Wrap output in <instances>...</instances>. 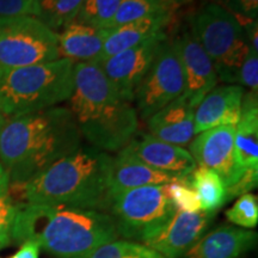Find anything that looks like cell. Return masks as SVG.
Returning a JSON list of instances; mask_svg holds the SVG:
<instances>
[{
  "instance_id": "6da1fadb",
  "label": "cell",
  "mask_w": 258,
  "mask_h": 258,
  "mask_svg": "<svg viewBox=\"0 0 258 258\" xmlns=\"http://www.w3.org/2000/svg\"><path fill=\"white\" fill-rule=\"evenodd\" d=\"M72 112L53 106L6 118L0 128V164L10 184H24L83 145Z\"/></svg>"
},
{
  "instance_id": "7a4b0ae2",
  "label": "cell",
  "mask_w": 258,
  "mask_h": 258,
  "mask_svg": "<svg viewBox=\"0 0 258 258\" xmlns=\"http://www.w3.org/2000/svg\"><path fill=\"white\" fill-rule=\"evenodd\" d=\"M117 238L114 220L103 211L28 202L16 205L11 239L18 244L34 241L55 258H89Z\"/></svg>"
},
{
  "instance_id": "3957f363",
  "label": "cell",
  "mask_w": 258,
  "mask_h": 258,
  "mask_svg": "<svg viewBox=\"0 0 258 258\" xmlns=\"http://www.w3.org/2000/svg\"><path fill=\"white\" fill-rule=\"evenodd\" d=\"M70 111L83 138L103 152L120 151L138 132V111L96 62L74 64Z\"/></svg>"
},
{
  "instance_id": "277c9868",
  "label": "cell",
  "mask_w": 258,
  "mask_h": 258,
  "mask_svg": "<svg viewBox=\"0 0 258 258\" xmlns=\"http://www.w3.org/2000/svg\"><path fill=\"white\" fill-rule=\"evenodd\" d=\"M111 163L106 152L82 145L27 183L12 186L28 203L103 211L108 208Z\"/></svg>"
},
{
  "instance_id": "5b68a950",
  "label": "cell",
  "mask_w": 258,
  "mask_h": 258,
  "mask_svg": "<svg viewBox=\"0 0 258 258\" xmlns=\"http://www.w3.org/2000/svg\"><path fill=\"white\" fill-rule=\"evenodd\" d=\"M74 62L57 59L17 69H0V114H30L69 101L73 90Z\"/></svg>"
},
{
  "instance_id": "8992f818",
  "label": "cell",
  "mask_w": 258,
  "mask_h": 258,
  "mask_svg": "<svg viewBox=\"0 0 258 258\" xmlns=\"http://www.w3.org/2000/svg\"><path fill=\"white\" fill-rule=\"evenodd\" d=\"M188 24L214 63L219 80L237 84L241 64L249 51L246 35L231 12L217 3H207Z\"/></svg>"
},
{
  "instance_id": "52a82bcc",
  "label": "cell",
  "mask_w": 258,
  "mask_h": 258,
  "mask_svg": "<svg viewBox=\"0 0 258 258\" xmlns=\"http://www.w3.org/2000/svg\"><path fill=\"white\" fill-rule=\"evenodd\" d=\"M108 209L118 235L143 244L176 213L164 185L141 186L109 195Z\"/></svg>"
},
{
  "instance_id": "ba28073f",
  "label": "cell",
  "mask_w": 258,
  "mask_h": 258,
  "mask_svg": "<svg viewBox=\"0 0 258 258\" xmlns=\"http://www.w3.org/2000/svg\"><path fill=\"white\" fill-rule=\"evenodd\" d=\"M57 59V32L34 16L0 19V69L27 67Z\"/></svg>"
},
{
  "instance_id": "9c48e42d",
  "label": "cell",
  "mask_w": 258,
  "mask_h": 258,
  "mask_svg": "<svg viewBox=\"0 0 258 258\" xmlns=\"http://www.w3.org/2000/svg\"><path fill=\"white\" fill-rule=\"evenodd\" d=\"M184 76L179 57L172 38L166 35L135 92L137 111L147 120L184 95Z\"/></svg>"
},
{
  "instance_id": "30bf717a",
  "label": "cell",
  "mask_w": 258,
  "mask_h": 258,
  "mask_svg": "<svg viewBox=\"0 0 258 258\" xmlns=\"http://www.w3.org/2000/svg\"><path fill=\"white\" fill-rule=\"evenodd\" d=\"M234 133L235 125H221L202 132L190 143L196 165L218 173L226 188L237 183L245 172L235 154Z\"/></svg>"
},
{
  "instance_id": "8fae6325",
  "label": "cell",
  "mask_w": 258,
  "mask_h": 258,
  "mask_svg": "<svg viewBox=\"0 0 258 258\" xmlns=\"http://www.w3.org/2000/svg\"><path fill=\"white\" fill-rule=\"evenodd\" d=\"M172 41L184 76L185 90L183 97L195 109L203 97L217 86L218 73L188 23L183 25L178 34L172 37Z\"/></svg>"
},
{
  "instance_id": "7c38bea8",
  "label": "cell",
  "mask_w": 258,
  "mask_h": 258,
  "mask_svg": "<svg viewBox=\"0 0 258 258\" xmlns=\"http://www.w3.org/2000/svg\"><path fill=\"white\" fill-rule=\"evenodd\" d=\"M166 35L163 34L151 38L144 43L106 57L97 63L106 78L110 80L112 85L127 101L134 102L135 92L141 80L146 76L158 48Z\"/></svg>"
},
{
  "instance_id": "4fadbf2b",
  "label": "cell",
  "mask_w": 258,
  "mask_h": 258,
  "mask_svg": "<svg viewBox=\"0 0 258 258\" xmlns=\"http://www.w3.org/2000/svg\"><path fill=\"white\" fill-rule=\"evenodd\" d=\"M214 213L176 211L172 218L143 244L164 258H180L207 233Z\"/></svg>"
},
{
  "instance_id": "5bb4252c",
  "label": "cell",
  "mask_w": 258,
  "mask_h": 258,
  "mask_svg": "<svg viewBox=\"0 0 258 258\" xmlns=\"http://www.w3.org/2000/svg\"><path fill=\"white\" fill-rule=\"evenodd\" d=\"M125 147L146 165L178 179L189 178L198 166L184 147L164 143L151 134L132 139Z\"/></svg>"
},
{
  "instance_id": "9a60e30c",
  "label": "cell",
  "mask_w": 258,
  "mask_h": 258,
  "mask_svg": "<svg viewBox=\"0 0 258 258\" xmlns=\"http://www.w3.org/2000/svg\"><path fill=\"white\" fill-rule=\"evenodd\" d=\"M245 89L237 84L215 86L202 98L194 110L195 135L221 125L239 122Z\"/></svg>"
},
{
  "instance_id": "2e32d148",
  "label": "cell",
  "mask_w": 258,
  "mask_h": 258,
  "mask_svg": "<svg viewBox=\"0 0 258 258\" xmlns=\"http://www.w3.org/2000/svg\"><path fill=\"white\" fill-rule=\"evenodd\" d=\"M194 110L184 97H179L147 118L150 134L164 143L186 146L195 138Z\"/></svg>"
},
{
  "instance_id": "e0dca14e",
  "label": "cell",
  "mask_w": 258,
  "mask_h": 258,
  "mask_svg": "<svg viewBox=\"0 0 258 258\" xmlns=\"http://www.w3.org/2000/svg\"><path fill=\"white\" fill-rule=\"evenodd\" d=\"M256 240V232L220 225L203 235L184 258H239L252 249Z\"/></svg>"
},
{
  "instance_id": "ac0fdd59",
  "label": "cell",
  "mask_w": 258,
  "mask_h": 258,
  "mask_svg": "<svg viewBox=\"0 0 258 258\" xmlns=\"http://www.w3.org/2000/svg\"><path fill=\"white\" fill-rule=\"evenodd\" d=\"M175 180L179 179L152 169L135 157L127 147H123L118 151L117 156L112 158L109 195L141 186L165 185Z\"/></svg>"
},
{
  "instance_id": "d6986e66",
  "label": "cell",
  "mask_w": 258,
  "mask_h": 258,
  "mask_svg": "<svg viewBox=\"0 0 258 258\" xmlns=\"http://www.w3.org/2000/svg\"><path fill=\"white\" fill-rule=\"evenodd\" d=\"M171 19H172V14L158 15L109 29L106 30L102 54L96 63L129 48L144 43L151 38L166 34L165 30L171 24Z\"/></svg>"
},
{
  "instance_id": "ffe728a7",
  "label": "cell",
  "mask_w": 258,
  "mask_h": 258,
  "mask_svg": "<svg viewBox=\"0 0 258 258\" xmlns=\"http://www.w3.org/2000/svg\"><path fill=\"white\" fill-rule=\"evenodd\" d=\"M57 36L60 59H69L74 63L97 62L102 54L106 30L74 21Z\"/></svg>"
},
{
  "instance_id": "44dd1931",
  "label": "cell",
  "mask_w": 258,
  "mask_h": 258,
  "mask_svg": "<svg viewBox=\"0 0 258 258\" xmlns=\"http://www.w3.org/2000/svg\"><path fill=\"white\" fill-rule=\"evenodd\" d=\"M258 93L245 92L239 122L235 124L234 150L244 170H258Z\"/></svg>"
},
{
  "instance_id": "7402d4cb",
  "label": "cell",
  "mask_w": 258,
  "mask_h": 258,
  "mask_svg": "<svg viewBox=\"0 0 258 258\" xmlns=\"http://www.w3.org/2000/svg\"><path fill=\"white\" fill-rule=\"evenodd\" d=\"M189 182L198 194L202 212L215 214L227 202V188L214 171L196 166L189 176Z\"/></svg>"
},
{
  "instance_id": "603a6c76",
  "label": "cell",
  "mask_w": 258,
  "mask_h": 258,
  "mask_svg": "<svg viewBox=\"0 0 258 258\" xmlns=\"http://www.w3.org/2000/svg\"><path fill=\"white\" fill-rule=\"evenodd\" d=\"M84 0H34L32 16L53 31H60L77 19Z\"/></svg>"
},
{
  "instance_id": "cb8c5ba5",
  "label": "cell",
  "mask_w": 258,
  "mask_h": 258,
  "mask_svg": "<svg viewBox=\"0 0 258 258\" xmlns=\"http://www.w3.org/2000/svg\"><path fill=\"white\" fill-rule=\"evenodd\" d=\"M176 2L177 0H121L110 29L143 18L172 14Z\"/></svg>"
},
{
  "instance_id": "d4e9b609",
  "label": "cell",
  "mask_w": 258,
  "mask_h": 258,
  "mask_svg": "<svg viewBox=\"0 0 258 258\" xmlns=\"http://www.w3.org/2000/svg\"><path fill=\"white\" fill-rule=\"evenodd\" d=\"M121 0H84L76 22L89 27L109 30Z\"/></svg>"
},
{
  "instance_id": "484cf974",
  "label": "cell",
  "mask_w": 258,
  "mask_h": 258,
  "mask_svg": "<svg viewBox=\"0 0 258 258\" xmlns=\"http://www.w3.org/2000/svg\"><path fill=\"white\" fill-rule=\"evenodd\" d=\"M89 258H164L145 244L131 240H114L97 249Z\"/></svg>"
},
{
  "instance_id": "4316f807",
  "label": "cell",
  "mask_w": 258,
  "mask_h": 258,
  "mask_svg": "<svg viewBox=\"0 0 258 258\" xmlns=\"http://www.w3.org/2000/svg\"><path fill=\"white\" fill-rule=\"evenodd\" d=\"M164 189L176 211L189 213L201 211L199 196L190 185L189 178L171 182L164 185Z\"/></svg>"
},
{
  "instance_id": "83f0119b",
  "label": "cell",
  "mask_w": 258,
  "mask_h": 258,
  "mask_svg": "<svg viewBox=\"0 0 258 258\" xmlns=\"http://www.w3.org/2000/svg\"><path fill=\"white\" fill-rule=\"evenodd\" d=\"M226 218L232 224L243 228L256 227L258 222V201L253 194L239 196L232 207L226 212Z\"/></svg>"
},
{
  "instance_id": "f1b7e54d",
  "label": "cell",
  "mask_w": 258,
  "mask_h": 258,
  "mask_svg": "<svg viewBox=\"0 0 258 258\" xmlns=\"http://www.w3.org/2000/svg\"><path fill=\"white\" fill-rule=\"evenodd\" d=\"M237 85L246 88L249 92L258 93V51L249 47L247 55L241 64Z\"/></svg>"
},
{
  "instance_id": "f546056e",
  "label": "cell",
  "mask_w": 258,
  "mask_h": 258,
  "mask_svg": "<svg viewBox=\"0 0 258 258\" xmlns=\"http://www.w3.org/2000/svg\"><path fill=\"white\" fill-rule=\"evenodd\" d=\"M16 214V205L8 194L0 195V249L11 241L12 225Z\"/></svg>"
},
{
  "instance_id": "4dcf8cb0",
  "label": "cell",
  "mask_w": 258,
  "mask_h": 258,
  "mask_svg": "<svg viewBox=\"0 0 258 258\" xmlns=\"http://www.w3.org/2000/svg\"><path fill=\"white\" fill-rule=\"evenodd\" d=\"M34 0H0V19L32 16Z\"/></svg>"
},
{
  "instance_id": "1f68e13d",
  "label": "cell",
  "mask_w": 258,
  "mask_h": 258,
  "mask_svg": "<svg viewBox=\"0 0 258 258\" xmlns=\"http://www.w3.org/2000/svg\"><path fill=\"white\" fill-rule=\"evenodd\" d=\"M221 4L235 17L257 19L258 0H221Z\"/></svg>"
},
{
  "instance_id": "d6a6232c",
  "label": "cell",
  "mask_w": 258,
  "mask_h": 258,
  "mask_svg": "<svg viewBox=\"0 0 258 258\" xmlns=\"http://www.w3.org/2000/svg\"><path fill=\"white\" fill-rule=\"evenodd\" d=\"M258 170H245L237 183L227 188V201L234 196H241L257 186Z\"/></svg>"
},
{
  "instance_id": "836d02e7",
  "label": "cell",
  "mask_w": 258,
  "mask_h": 258,
  "mask_svg": "<svg viewBox=\"0 0 258 258\" xmlns=\"http://www.w3.org/2000/svg\"><path fill=\"white\" fill-rule=\"evenodd\" d=\"M40 253V247L34 241H25L21 244V247L15 254L10 258H38Z\"/></svg>"
},
{
  "instance_id": "e575fe53",
  "label": "cell",
  "mask_w": 258,
  "mask_h": 258,
  "mask_svg": "<svg viewBox=\"0 0 258 258\" xmlns=\"http://www.w3.org/2000/svg\"><path fill=\"white\" fill-rule=\"evenodd\" d=\"M10 189V180L9 176L6 173L2 164H0V195H4V194H8Z\"/></svg>"
},
{
  "instance_id": "d590c367",
  "label": "cell",
  "mask_w": 258,
  "mask_h": 258,
  "mask_svg": "<svg viewBox=\"0 0 258 258\" xmlns=\"http://www.w3.org/2000/svg\"><path fill=\"white\" fill-rule=\"evenodd\" d=\"M6 118H8V117H5L4 115H3V114H0V128H2V125L5 123Z\"/></svg>"
}]
</instances>
